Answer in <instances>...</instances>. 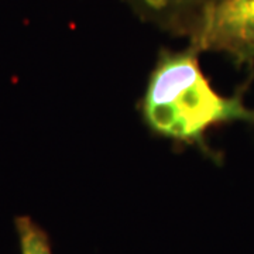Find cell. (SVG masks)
<instances>
[{
  "label": "cell",
  "mask_w": 254,
  "mask_h": 254,
  "mask_svg": "<svg viewBox=\"0 0 254 254\" xmlns=\"http://www.w3.org/2000/svg\"><path fill=\"white\" fill-rule=\"evenodd\" d=\"M21 254H53L46 232L30 218H18L16 222Z\"/></svg>",
  "instance_id": "obj_3"
},
{
  "label": "cell",
  "mask_w": 254,
  "mask_h": 254,
  "mask_svg": "<svg viewBox=\"0 0 254 254\" xmlns=\"http://www.w3.org/2000/svg\"><path fill=\"white\" fill-rule=\"evenodd\" d=\"M196 46L254 58V0H215L203 11Z\"/></svg>",
  "instance_id": "obj_2"
},
{
  "label": "cell",
  "mask_w": 254,
  "mask_h": 254,
  "mask_svg": "<svg viewBox=\"0 0 254 254\" xmlns=\"http://www.w3.org/2000/svg\"><path fill=\"white\" fill-rule=\"evenodd\" d=\"M147 1L154 7H164V6L171 4L173 1H181V0H147Z\"/></svg>",
  "instance_id": "obj_4"
},
{
  "label": "cell",
  "mask_w": 254,
  "mask_h": 254,
  "mask_svg": "<svg viewBox=\"0 0 254 254\" xmlns=\"http://www.w3.org/2000/svg\"><path fill=\"white\" fill-rule=\"evenodd\" d=\"M143 113L153 131L184 143H202L209 128L222 123H254V110L240 96L213 89L193 50L161 55L148 79Z\"/></svg>",
  "instance_id": "obj_1"
}]
</instances>
